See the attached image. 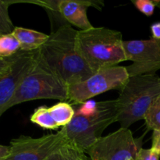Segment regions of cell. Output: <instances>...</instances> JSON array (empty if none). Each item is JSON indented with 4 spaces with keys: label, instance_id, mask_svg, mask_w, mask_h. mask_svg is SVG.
Here are the masks:
<instances>
[{
    "label": "cell",
    "instance_id": "obj_1",
    "mask_svg": "<svg viewBox=\"0 0 160 160\" xmlns=\"http://www.w3.org/2000/svg\"><path fill=\"white\" fill-rule=\"evenodd\" d=\"M78 31L71 25H62L36 51L38 59L68 87L85 81L94 73L79 49Z\"/></svg>",
    "mask_w": 160,
    "mask_h": 160
},
{
    "label": "cell",
    "instance_id": "obj_2",
    "mask_svg": "<svg viewBox=\"0 0 160 160\" xmlns=\"http://www.w3.org/2000/svg\"><path fill=\"white\" fill-rule=\"evenodd\" d=\"M117 99L92 102L77 112L72 121L61 131L69 142L85 152L109 125L117 122Z\"/></svg>",
    "mask_w": 160,
    "mask_h": 160
},
{
    "label": "cell",
    "instance_id": "obj_3",
    "mask_svg": "<svg viewBox=\"0 0 160 160\" xmlns=\"http://www.w3.org/2000/svg\"><path fill=\"white\" fill-rule=\"evenodd\" d=\"M78 43L83 57L95 73L127 61L122 34L106 28L78 31Z\"/></svg>",
    "mask_w": 160,
    "mask_h": 160
},
{
    "label": "cell",
    "instance_id": "obj_4",
    "mask_svg": "<svg viewBox=\"0 0 160 160\" xmlns=\"http://www.w3.org/2000/svg\"><path fill=\"white\" fill-rule=\"evenodd\" d=\"M160 95V78L147 74L130 77L117 98L120 128H128L144 117L153 100Z\"/></svg>",
    "mask_w": 160,
    "mask_h": 160
},
{
    "label": "cell",
    "instance_id": "obj_5",
    "mask_svg": "<svg viewBox=\"0 0 160 160\" xmlns=\"http://www.w3.org/2000/svg\"><path fill=\"white\" fill-rule=\"evenodd\" d=\"M40 99L69 100L68 85L39 60L36 53L35 64L8 103L6 111L16 105Z\"/></svg>",
    "mask_w": 160,
    "mask_h": 160
},
{
    "label": "cell",
    "instance_id": "obj_6",
    "mask_svg": "<svg viewBox=\"0 0 160 160\" xmlns=\"http://www.w3.org/2000/svg\"><path fill=\"white\" fill-rule=\"evenodd\" d=\"M129 78L126 67L114 66L103 69L85 81L69 86V100L81 104L109 90L120 91Z\"/></svg>",
    "mask_w": 160,
    "mask_h": 160
},
{
    "label": "cell",
    "instance_id": "obj_7",
    "mask_svg": "<svg viewBox=\"0 0 160 160\" xmlns=\"http://www.w3.org/2000/svg\"><path fill=\"white\" fill-rule=\"evenodd\" d=\"M142 137L134 138L128 128L101 137L85 153L91 160H134L142 148Z\"/></svg>",
    "mask_w": 160,
    "mask_h": 160
},
{
    "label": "cell",
    "instance_id": "obj_8",
    "mask_svg": "<svg viewBox=\"0 0 160 160\" xmlns=\"http://www.w3.org/2000/svg\"><path fill=\"white\" fill-rule=\"evenodd\" d=\"M66 142L67 138L61 130L40 138L21 135L11 140L5 160H45Z\"/></svg>",
    "mask_w": 160,
    "mask_h": 160
},
{
    "label": "cell",
    "instance_id": "obj_9",
    "mask_svg": "<svg viewBox=\"0 0 160 160\" xmlns=\"http://www.w3.org/2000/svg\"><path fill=\"white\" fill-rule=\"evenodd\" d=\"M127 61L131 65L126 67L130 77L155 73L160 70V40L123 41Z\"/></svg>",
    "mask_w": 160,
    "mask_h": 160
},
{
    "label": "cell",
    "instance_id": "obj_10",
    "mask_svg": "<svg viewBox=\"0 0 160 160\" xmlns=\"http://www.w3.org/2000/svg\"><path fill=\"white\" fill-rule=\"evenodd\" d=\"M35 62L36 51H19L13 56L9 70L0 77V117Z\"/></svg>",
    "mask_w": 160,
    "mask_h": 160
},
{
    "label": "cell",
    "instance_id": "obj_11",
    "mask_svg": "<svg viewBox=\"0 0 160 160\" xmlns=\"http://www.w3.org/2000/svg\"><path fill=\"white\" fill-rule=\"evenodd\" d=\"M104 6L102 1L90 0H59V9L61 16L67 23L74 25L81 31L93 28L87 15L88 7L101 9Z\"/></svg>",
    "mask_w": 160,
    "mask_h": 160
},
{
    "label": "cell",
    "instance_id": "obj_12",
    "mask_svg": "<svg viewBox=\"0 0 160 160\" xmlns=\"http://www.w3.org/2000/svg\"><path fill=\"white\" fill-rule=\"evenodd\" d=\"M12 34L18 40L20 45V51L34 52L41 48L49 35L35 30L15 27Z\"/></svg>",
    "mask_w": 160,
    "mask_h": 160
},
{
    "label": "cell",
    "instance_id": "obj_13",
    "mask_svg": "<svg viewBox=\"0 0 160 160\" xmlns=\"http://www.w3.org/2000/svg\"><path fill=\"white\" fill-rule=\"evenodd\" d=\"M45 160H91L87 154L77 148L75 145L67 142L55 150Z\"/></svg>",
    "mask_w": 160,
    "mask_h": 160
},
{
    "label": "cell",
    "instance_id": "obj_14",
    "mask_svg": "<svg viewBox=\"0 0 160 160\" xmlns=\"http://www.w3.org/2000/svg\"><path fill=\"white\" fill-rule=\"evenodd\" d=\"M51 116L56 123L57 126H67L72 121L76 112L71 106L65 102H60L48 108Z\"/></svg>",
    "mask_w": 160,
    "mask_h": 160
},
{
    "label": "cell",
    "instance_id": "obj_15",
    "mask_svg": "<svg viewBox=\"0 0 160 160\" xmlns=\"http://www.w3.org/2000/svg\"><path fill=\"white\" fill-rule=\"evenodd\" d=\"M30 120L32 123H35L44 129L56 130L59 128L51 116L48 107H46L45 106L37 108L31 116Z\"/></svg>",
    "mask_w": 160,
    "mask_h": 160
},
{
    "label": "cell",
    "instance_id": "obj_16",
    "mask_svg": "<svg viewBox=\"0 0 160 160\" xmlns=\"http://www.w3.org/2000/svg\"><path fill=\"white\" fill-rule=\"evenodd\" d=\"M17 2H26V1H0V35L11 34L14 27L9 15V7L11 4Z\"/></svg>",
    "mask_w": 160,
    "mask_h": 160
},
{
    "label": "cell",
    "instance_id": "obj_17",
    "mask_svg": "<svg viewBox=\"0 0 160 160\" xmlns=\"http://www.w3.org/2000/svg\"><path fill=\"white\" fill-rule=\"evenodd\" d=\"M20 51L18 40L12 33L0 35V58H9Z\"/></svg>",
    "mask_w": 160,
    "mask_h": 160
},
{
    "label": "cell",
    "instance_id": "obj_18",
    "mask_svg": "<svg viewBox=\"0 0 160 160\" xmlns=\"http://www.w3.org/2000/svg\"><path fill=\"white\" fill-rule=\"evenodd\" d=\"M144 120L148 129L160 131V95L153 100L145 112Z\"/></svg>",
    "mask_w": 160,
    "mask_h": 160
},
{
    "label": "cell",
    "instance_id": "obj_19",
    "mask_svg": "<svg viewBox=\"0 0 160 160\" xmlns=\"http://www.w3.org/2000/svg\"><path fill=\"white\" fill-rule=\"evenodd\" d=\"M132 2L142 13L147 17L152 15L156 7L154 0H133Z\"/></svg>",
    "mask_w": 160,
    "mask_h": 160
},
{
    "label": "cell",
    "instance_id": "obj_20",
    "mask_svg": "<svg viewBox=\"0 0 160 160\" xmlns=\"http://www.w3.org/2000/svg\"><path fill=\"white\" fill-rule=\"evenodd\" d=\"M160 156L152 148H142L134 160H159Z\"/></svg>",
    "mask_w": 160,
    "mask_h": 160
},
{
    "label": "cell",
    "instance_id": "obj_21",
    "mask_svg": "<svg viewBox=\"0 0 160 160\" xmlns=\"http://www.w3.org/2000/svg\"><path fill=\"white\" fill-rule=\"evenodd\" d=\"M13 56L9 58H0V77L3 76L9 70V67L12 63Z\"/></svg>",
    "mask_w": 160,
    "mask_h": 160
},
{
    "label": "cell",
    "instance_id": "obj_22",
    "mask_svg": "<svg viewBox=\"0 0 160 160\" xmlns=\"http://www.w3.org/2000/svg\"><path fill=\"white\" fill-rule=\"evenodd\" d=\"M152 138V149L160 156V131H153Z\"/></svg>",
    "mask_w": 160,
    "mask_h": 160
},
{
    "label": "cell",
    "instance_id": "obj_23",
    "mask_svg": "<svg viewBox=\"0 0 160 160\" xmlns=\"http://www.w3.org/2000/svg\"><path fill=\"white\" fill-rule=\"evenodd\" d=\"M152 38L156 39V40H160V22H156V23H152L150 27Z\"/></svg>",
    "mask_w": 160,
    "mask_h": 160
},
{
    "label": "cell",
    "instance_id": "obj_24",
    "mask_svg": "<svg viewBox=\"0 0 160 160\" xmlns=\"http://www.w3.org/2000/svg\"><path fill=\"white\" fill-rule=\"evenodd\" d=\"M9 152V146L0 145V160H5Z\"/></svg>",
    "mask_w": 160,
    "mask_h": 160
},
{
    "label": "cell",
    "instance_id": "obj_25",
    "mask_svg": "<svg viewBox=\"0 0 160 160\" xmlns=\"http://www.w3.org/2000/svg\"><path fill=\"white\" fill-rule=\"evenodd\" d=\"M155 3H156V7L159 8L160 9V0H154Z\"/></svg>",
    "mask_w": 160,
    "mask_h": 160
}]
</instances>
